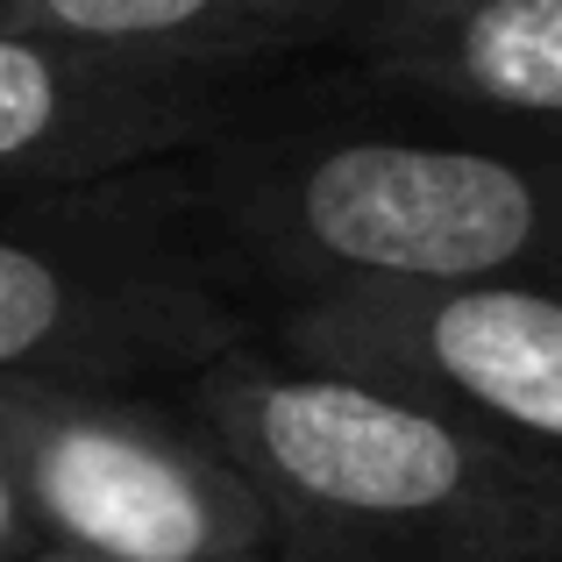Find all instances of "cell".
Listing matches in <instances>:
<instances>
[{"label":"cell","mask_w":562,"mask_h":562,"mask_svg":"<svg viewBox=\"0 0 562 562\" xmlns=\"http://www.w3.org/2000/svg\"><path fill=\"white\" fill-rule=\"evenodd\" d=\"M228 285L292 300H398L456 285H562V150L378 100L271 122V108L165 165Z\"/></svg>","instance_id":"obj_1"},{"label":"cell","mask_w":562,"mask_h":562,"mask_svg":"<svg viewBox=\"0 0 562 562\" xmlns=\"http://www.w3.org/2000/svg\"><path fill=\"white\" fill-rule=\"evenodd\" d=\"M186 413L263 506L271 562H562V484L384 378L257 335L186 378Z\"/></svg>","instance_id":"obj_2"},{"label":"cell","mask_w":562,"mask_h":562,"mask_svg":"<svg viewBox=\"0 0 562 562\" xmlns=\"http://www.w3.org/2000/svg\"><path fill=\"white\" fill-rule=\"evenodd\" d=\"M257 342L165 171L0 192V378L157 384Z\"/></svg>","instance_id":"obj_3"},{"label":"cell","mask_w":562,"mask_h":562,"mask_svg":"<svg viewBox=\"0 0 562 562\" xmlns=\"http://www.w3.org/2000/svg\"><path fill=\"white\" fill-rule=\"evenodd\" d=\"M0 477L79 562H271V527L186 406L136 384L0 378Z\"/></svg>","instance_id":"obj_4"},{"label":"cell","mask_w":562,"mask_h":562,"mask_svg":"<svg viewBox=\"0 0 562 562\" xmlns=\"http://www.w3.org/2000/svg\"><path fill=\"white\" fill-rule=\"evenodd\" d=\"M263 342L384 378L562 484V285H456L271 306Z\"/></svg>","instance_id":"obj_5"},{"label":"cell","mask_w":562,"mask_h":562,"mask_svg":"<svg viewBox=\"0 0 562 562\" xmlns=\"http://www.w3.org/2000/svg\"><path fill=\"white\" fill-rule=\"evenodd\" d=\"M263 114V79L186 71L0 29V192H71L165 171Z\"/></svg>","instance_id":"obj_6"},{"label":"cell","mask_w":562,"mask_h":562,"mask_svg":"<svg viewBox=\"0 0 562 562\" xmlns=\"http://www.w3.org/2000/svg\"><path fill=\"white\" fill-rule=\"evenodd\" d=\"M342 57L378 100L562 150V0H363Z\"/></svg>","instance_id":"obj_7"},{"label":"cell","mask_w":562,"mask_h":562,"mask_svg":"<svg viewBox=\"0 0 562 562\" xmlns=\"http://www.w3.org/2000/svg\"><path fill=\"white\" fill-rule=\"evenodd\" d=\"M363 0H0V29L186 71L271 79L285 57L342 50Z\"/></svg>","instance_id":"obj_8"},{"label":"cell","mask_w":562,"mask_h":562,"mask_svg":"<svg viewBox=\"0 0 562 562\" xmlns=\"http://www.w3.org/2000/svg\"><path fill=\"white\" fill-rule=\"evenodd\" d=\"M22 549H36V527H29V513H22V498H14V484L0 477V562L22 555Z\"/></svg>","instance_id":"obj_9"},{"label":"cell","mask_w":562,"mask_h":562,"mask_svg":"<svg viewBox=\"0 0 562 562\" xmlns=\"http://www.w3.org/2000/svg\"><path fill=\"white\" fill-rule=\"evenodd\" d=\"M8 562H79V555H65V549H50V541H36V549H22V555H8Z\"/></svg>","instance_id":"obj_10"}]
</instances>
